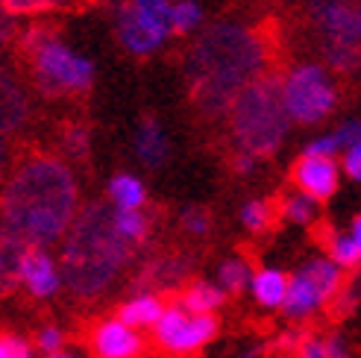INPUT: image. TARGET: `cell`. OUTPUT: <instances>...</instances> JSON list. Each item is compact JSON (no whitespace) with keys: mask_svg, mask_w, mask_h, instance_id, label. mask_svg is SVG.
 <instances>
[{"mask_svg":"<svg viewBox=\"0 0 361 358\" xmlns=\"http://www.w3.org/2000/svg\"><path fill=\"white\" fill-rule=\"evenodd\" d=\"M80 211V188L71 168L50 153H32L0 183V223L24 247L62 241Z\"/></svg>","mask_w":361,"mask_h":358,"instance_id":"1","label":"cell"},{"mask_svg":"<svg viewBox=\"0 0 361 358\" xmlns=\"http://www.w3.org/2000/svg\"><path fill=\"white\" fill-rule=\"evenodd\" d=\"M130 256L133 247L115 232L112 209L92 203L77 211L62 235V285L82 300H94L118 279Z\"/></svg>","mask_w":361,"mask_h":358,"instance_id":"2","label":"cell"},{"mask_svg":"<svg viewBox=\"0 0 361 358\" xmlns=\"http://www.w3.org/2000/svg\"><path fill=\"white\" fill-rule=\"evenodd\" d=\"M262 65H264V47L256 42V35L235 24L214 27L200 42V47L194 50V62H191L194 94L206 100L212 109L214 106H226L247 85L256 82Z\"/></svg>","mask_w":361,"mask_h":358,"instance_id":"3","label":"cell"},{"mask_svg":"<svg viewBox=\"0 0 361 358\" xmlns=\"http://www.w3.org/2000/svg\"><path fill=\"white\" fill-rule=\"evenodd\" d=\"M21 50L27 56L32 82L44 97L85 94L94 85V62L44 27L27 30L21 35Z\"/></svg>","mask_w":361,"mask_h":358,"instance_id":"4","label":"cell"},{"mask_svg":"<svg viewBox=\"0 0 361 358\" xmlns=\"http://www.w3.org/2000/svg\"><path fill=\"white\" fill-rule=\"evenodd\" d=\"M288 123L279 80H256L232 100V132L250 159L274 153L288 135Z\"/></svg>","mask_w":361,"mask_h":358,"instance_id":"5","label":"cell"},{"mask_svg":"<svg viewBox=\"0 0 361 358\" xmlns=\"http://www.w3.org/2000/svg\"><path fill=\"white\" fill-rule=\"evenodd\" d=\"M282 106L288 118L300 123H317L329 118L338 103V88L326 68L320 65H300L282 82Z\"/></svg>","mask_w":361,"mask_h":358,"instance_id":"6","label":"cell"},{"mask_svg":"<svg viewBox=\"0 0 361 358\" xmlns=\"http://www.w3.org/2000/svg\"><path fill=\"white\" fill-rule=\"evenodd\" d=\"M344 288V271L329 259H309L288 276V294L282 302L285 317L305 320L320 311L329 300H335Z\"/></svg>","mask_w":361,"mask_h":358,"instance_id":"7","label":"cell"},{"mask_svg":"<svg viewBox=\"0 0 361 358\" xmlns=\"http://www.w3.org/2000/svg\"><path fill=\"white\" fill-rule=\"evenodd\" d=\"M221 326L214 314H191L185 311L179 302L165 306L161 317L153 326V338L159 350H165L168 355H194L197 350L209 347L214 338H218Z\"/></svg>","mask_w":361,"mask_h":358,"instance_id":"8","label":"cell"},{"mask_svg":"<svg viewBox=\"0 0 361 358\" xmlns=\"http://www.w3.org/2000/svg\"><path fill=\"white\" fill-rule=\"evenodd\" d=\"M18 285L35 300H50L62 291V271L44 247H27L18 261Z\"/></svg>","mask_w":361,"mask_h":358,"instance_id":"9","label":"cell"},{"mask_svg":"<svg viewBox=\"0 0 361 358\" xmlns=\"http://www.w3.org/2000/svg\"><path fill=\"white\" fill-rule=\"evenodd\" d=\"M312 15L329 42L361 44V0H312Z\"/></svg>","mask_w":361,"mask_h":358,"instance_id":"10","label":"cell"},{"mask_svg":"<svg viewBox=\"0 0 361 358\" xmlns=\"http://www.w3.org/2000/svg\"><path fill=\"white\" fill-rule=\"evenodd\" d=\"M92 352L97 358H138L144 352V338L141 332L121 323L118 317L100 320L92 329Z\"/></svg>","mask_w":361,"mask_h":358,"instance_id":"11","label":"cell"},{"mask_svg":"<svg viewBox=\"0 0 361 358\" xmlns=\"http://www.w3.org/2000/svg\"><path fill=\"white\" fill-rule=\"evenodd\" d=\"M168 35L171 32L144 21L130 4L118 9V39L126 50L135 53V56H150V53H156L161 44L168 42Z\"/></svg>","mask_w":361,"mask_h":358,"instance_id":"12","label":"cell"},{"mask_svg":"<svg viewBox=\"0 0 361 358\" xmlns=\"http://www.w3.org/2000/svg\"><path fill=\"white\" fill-rule=\"evenodd\" d=\"M30 121V94L15 70L0 62V132H18Z\"/></svg>","mask_w":361,"mask_h":358,"instance_id":"13","label":"cell"},{"mask_svg":"<svg viewBox=\"0 0 361 358\" xmlns=\"http://www.w3.org/2000/svg\"><path fill=\"white\" fill-rule=\"evenodd\" d=\"M294 185L314 197L317 203L329 200L338 191V165L335 159H317V156H302L294 165Z\"/></svg>","mask_w":361,"mask_h":358,"instance_id":"14","label":"cell"},{"mask_svg":"<svg viewBox=\"0 0 361 358\" xmlns=\"http://www.w3.org/2000/svg\"><path fill=\"white\" fill-rule=\"evenodd\" d=\"M135 156L141 159L147 168H161L171 156V141L168 132L161 130V123L156 118H144L135 130Z\"/></svg>","mask_w":361,"mask_h":358,"instance_id":"15","label":"cell"},{"mask_svg":"<svg viewBox=\"0 0 361 358\" xmlns=\"http://www.w3.org/2000/svg\"><path fill=\"white\" fill-rule=\"evenodd\" d=\"M161 311H165V302H161L156 294H135L118 309V320L130 329L141 332V329H153L156 320L161 317Z\"/></svg>","mask_w":361,"mask_h":358,"instance_id":"16","label":"cell"},{"mask_svg":"<svg viewBox=\"0 0 361 358\" xmlns=\"http://www.w3.org/2000/svg\"><path fill=\"white\" fill-rule=\"evenodd\" d=\"M250 291L262 309H282L288 294V273H282L279 267H262V271L252 273Z\"/></svg>","mask_w":361,"mask_h":358,"instance_id":"17","label":"cell"},{"mask_svg":"<svg viewBox=\"0 0 361 358\" xmlns=\"http://www.w3.org/2000/svg\"><path fill=\"white\" fill-rule=\"evenodd\" d=\"M24 249L27 247L0 223V300L18 288V261H21Z\"/></svg>","mask_w":361,"mask_h":358,"instance_id":"18","label":"cell"},{"mask_svg":"<svg viewBox=\"0 0 361 358\" xmlns=\"http://www.w3.org/2000/svg\"><path fill=\"white\" fill-rule=\"evenodd\" d=\"M109 200L118 211H141L147 203V188L133 173H118L109 179Z\"/></svg>","mask_w":361,"mask_h":358,"instance_id":"19","label":"cell"},{"mask_svg":"<svg viewBox=\"0 0 361 358\" xmlns=\"http://www.w3.org/2000/svg\"><path fill=\"white\" fill-rule=\"evenodd\" d=\"M224 300L226 294L218 288V285H212V282H191L183 300H179V306H183L185 311L191 314H214L221 306H224Z\"/></svg>","mask_w":361,"mask_h":358,"instance_id":"20","label":"cell"},{"mask_svg":"<svg viewBox=\"0 0 361 358\" xmlns=\"http://www.w3.org/2000/svg\"><path fill=\"white\" fill-rule=\"evenodd\" d=\"M252 279V267L247 259H226L218 267V288L224 294H241L244 288H250Z\"/></svg>","mask_w":361,"mask_h":358,"instance_id":"21","label":"cell"},{"mask_svg":"<svg viewBox=\"0 0 361 358\" xmlns=\"http://www.w3.org/2000/svg\"><path fill=\"white\" fill-rule=\"evenodd\" d=\"M282 214L291 223H300V226H312L317 223L320 218V203L314 200V197L309 194H302V191H294V194H288L285 200H282Z\"/></svg>","mask_w":361,"mask_h":358,"instance_id":"22","label":"cell"},{"mask_svg":"<svg viewBox=\"0 0 361 358\" xmlns=\"http://www.w3.org/2000/svg\"><path fill=\"white\" fill-rule=\"evenodd\" d=\"M112 223H115V232L130 247L141 244L150 232V221L144 218V211H118V209H112Z\"/></svg>","mask_w":361,"mask_h":358,"instance_id":"23","label":"cell"},{"mask_svg":"<svg viewBox=\"0 0 361 358\" xmlns=\"http://www.w3.org/2000/svg\"><path fill=\"white\" fill-rule=\"evenodd\" d=\"M326 249H329V261L335 267H341V271H353V267L361 264V256H358V249L350 238V232H329V238H326Z\"/></svg>","mask_w":361,"mask_h":358,"instance_id":"24","label":"cell"},{"mask_svg":"<svg viewBox=\"0 0 361 358\" xmlns=\"http://www.w3.org/2000/svg\"><path fill=\"white\" fill-rule=\"evenodd\" d=\"M168 24H171V32H191L203 24V9L194 0H179V4L171 6Z\"/></svg>","mask_w":361,"mask_h":358,"instance_id":"25","label":"cell"},{"mask_svg":"<svg viewBox=\"0 0 361 358\" xmlns=\"http://www.w3.org/2000/svg\"><path fill=\"white\" fill-rule=\"evenodd\" d=\"M0 6L9 18L15 15H42L53 9H68L74 6V0H0Z\"/></svg>","mask_w":361,"mask_h":358,"instance_id":"26","label":"cell"},{"mask_svg":"<svg viewBox=\"0 0 361 358\" xmlns=\"http://www.w3.org/2000/svg\"><path fill=\"white\" fill-rule=\"evenodd\" d=\"M130 6H133L147 24H153V27H159V30L171 32V24H168L171 0H130Z\"/></svg>","mask_w":361,"mask_h":358,"instance_id":"27","label":"cell"},{"mask_svg":"<svg viewBox=\"0 0 361 358\" xmlns=\"http://www.w3.org/2000/svg\"><path fill=\"white\" fill-rule=\"evenodd\" d=\"M88 147H92V132H88V127H82V123H68L62 130V150L71 159H85Z\"/></svg>","mask_w":361,"mask_h":358,"instance_id":"28","label":"cell"},{"mask_svg":"<svg viewBox=\"0 0 361 358\" xmlns=\"http://www.w3.org/2000/svg\"><path fill=\"white\" fill-rule=\"evenodd\" d=\"M326 59L335 70H355V68H361V47L347 44V42H329Z\"/></svg>","mask_w":361,"mask_h":358,"instance_id":"29","label":"cell"},{"mask_svg":"<svg viewBox=\"0 0 361 358\" xmlns=\"http://www.w3.org/2000/svg\"><path fill=\"white\" fill-rule=\"evenodd\" d=\"M270 221H274V209H270L264 200H250V203H244V209H241V223H244L250 232L267 229Z\"/></svg>","mask_w":361,"mask_h":358,"instance_id":"30","label":"cell"},{"mask_svg":"<svg viewBox=\"0 0 361 358\" xmlns=\"http://www.w3.org/2000/svg\"><path fill=\"white\" fill-rule=\"evenodd\" d=\"M0 358H32V347L21 335L0 332Z\"/></svg>","mask_w":361,"mask_h":358,"instance_id":"31","label":"cell"},{"mask_svg":"<svg viewBox=\"0 0 361 358\" xmlns=\"http://www.w3.org/2000/svg\"><path fill=\"white\" fill-rule=\"evenodd\" d=\"M35 347H39L44 355H53L65 350V332L59 326H44L39 329V335H35Z\"/></svg>","mask_w":361,"mask_h":358,"instance_id":"32","label":"cell"},{"mask_svg":"<svg viewBox=\"0 0 361 358\" xmlns=\"http://www.w3.org/2000/svg\"><path fill=\"white\" fill-rule=\"evenodd\" d=\"M332 135H335L341 150H347L353 144H361V121H344Z\"/></svg>","mask_w":361,"mask_h":358,"instance_id":"33","label":"cell"},{"mask_svg":"<svg viewBox=\"0 0 361 358\" xmlns=\"http://www.w3.org/2000/svg\"><path fill=\"white\" fill-rule=\"evenodd\" d=\"M183 226L191 235H206L209 232V214L203 209H185L183 211Z\"/></svg>","mask_w":361,"mask_h":358,"instance_id":"34","label":"cell"},{"mask_svg":"<svg viewBox=\"0 0 361 358\" xmlns=\"http://www.w3.org/2000/svg\"><path fill=\"white\" fill-rule=\"evenodd\" d=\"M341 147H338V141H335V135L329 132V135H320V138H314L309 147H305V156H317V159H335V153H338Z\"/></svg>","mask_w":361,"mask_h":358,"instance_id":"35","label":"cell"},{"mask_svg":"<svg viewBox=\"0 0 361 358\" xmlns=\"http://www.w3.org/2000/svg\"><path fill=\"white\" fill-rule=\"evenodd\" d=\"M344 173L350 179H355V183H361V144H353L344 150Z\"/></svg>","mask_w":361,"mask_h":358,"instance_id":"36","label":"cell"},{"mask_svg":"<svg viewBox=\"0 0 361 358\" xmlns=\"http://www.w3.org/2000/svg\"><path fill=\"white\" fill-rule=\"evenodd\" d=\"M297 358H326V347L320 338H302V344L297 347Z\"/></svg>","mask_w":361,"mask_h":358,"instance_id":"37","label":"cell"},{"mask_svg":"<svg viewBox=\"0 0 361 358\" xmlns=\"http://www.w3.org/2000/svg\"><path fill=\"white\" fill-rule=\"evenodd\" d=\"M323 347H326V358H350V347L341 335H332L323 341Z\"/></svg>","mask_w":361,"mask_h":358,"instance_id":"38","label":"cell"},{"mask_svg":"<svg viewBox=\"0 0 361 358\" xmlns=\"http://www.w3.org/2000/svg\"><path fill=\"white\" fill-rule=\"evenodd\" d=\"M12 39H15V24H12V18L4 12V6H0V50H4Z\"/></svg>","mask_w":361,"mask_h":358,"instance_id":"39","label":"cell"},{"mask_svg":"<svg viewBox=\"0 0 361 358\" xmlns=\"http://www.w3.org/2000/svg\"><path fill=\"white\" fill-rule=\"evenodd\" d=\"M6 165H9V147H6V135L0 132V183L6 179Z\"/></svg>","mask_w":361,"mask_h":358,"instance_id":"40","label":"cell"},{"mask_svg":"<svg viewBox=\"0 0 361 358\" xmlns=\"http://www.w3.org/2000/svg\"><path fill=\"white\" fill-rule=\"evenodd\" d=\"M350 238H353V244H355V249H358V256H361V214L353 221V229H350Z\"/></svg>","mask_w":361,"mask_h":358,"instance_id":"41","label":"cell"},{"mask_svg":"<svg viewBox=\"0 0 361 358\" xmlns=\"http://www.w3.org/2000/svg\"><path fill=\"white\" fill-rule=\"evenodd\" d=\"M47 358H85V355L71 352V350H59V352H53V355H47Z\"/></svg>","mask_w":361,"mask_h":358,"instance_id":"42","label":"cell"},{"mask_svg":"<svg viewBox=\"0 0 361 358\" xmlns=\"http://www.w3.org/2000/svg\"><path fill=\"white\" fill-rule=\"evenodd\" d=\"M232 358H262V355H259L256 350H244V352H235Z\"/></svg>","mask_w":361,"mask_h":358,"instance_id":"43","label":"cell"}]
</instances>
